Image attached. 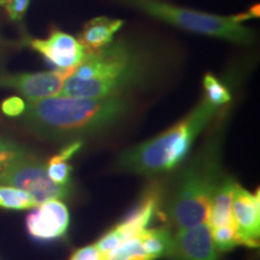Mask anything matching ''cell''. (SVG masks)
Here are the masks:
<instances>
[{"instance_id": "6da1fadb", "label": "cell", "mask_w": 260, "mask_h": 260, "mask_svg": "<svg viewBox=\"0 0 260 260\" xmlns=\"http://www.w3.org/2000/svg\"><path fill=\"white\" fill-rule=\"evenodd\" d=\"M130 103L124 95L71 98L57 95L25 103L23 123L52 141H77L102 133L124 118Z\"/></svg>"}, {"instance_id": "7a4b0ae2", "label": "cell", "mask_w": 260, "mask_h": 260, "mask_svg": "<svg viewBox=\"0 0 260 260\" xmlns=\"http://www.w3.org/2000/svg\"><path fill=\"white\" fill-rule=\"evenodd\" d=\"M152 57L125 40L112 41L86 53L63 84L59 95L71 98L122 96L149 77Z\"/></svg>"}, {"instance_id": "3957f363", "label": "cell", "mask_w": 260, "mask_h": 260, "mask_svg": "<svg viewBox=\"0 0 260 260\" xmlns=\"http://www.w3.org/2000/svg\"><path fill=\"white\" fill-rule=\"evenodd\" d=\"M219 111L206 98L180 122L154 138L133 146L119 155L117 165L142 176H157L176 169L191 146Z\"/></svg>"}, {"instance_id": "277c9868", "label": "cell", "mask_w": 260, "mask_h": 260, "mask_svg": "<svg viewBox=\"0 0 260 260\" xmlns=\"http://www.w3.org/2000/svg\"><path fill=\"white\" fill-rule=\"evenodd\" d=\"M218 140L206 142L178 175L165 214L177 232L206 223L214 190L223 180Z\"/></svg>"}, {"instance_id": "5b68a950", "label": "cell", "mask_w": 260, "mask_h": 260, "mask_svg": "<svg viewBox=\"0 0 260 260\" xmlns=\"http://www.w3.org/2000/svg\"><path fill=\"white\" fill-rule=\"evenodd\" d=\"M144 14L183 30L218 38L235 44L248 45L254 40L253 32L233 17L206 14L170 4L164 0H122Z\"/></svg>"}, {"instance_id": "8992f818", "label": "cell", "mask_w": 260, "mask_h": 260, "mask_svg": "<svg viewBox=\"0 0 260 260\" xmlns=\"http://www.w3.org/2000/svg\"><path fill=\"white\" fill-rule=\"evenodd\" d=\"M0 184L27 191L38 205L48 200H63L71 194V183L60 186L48 177L46 162L34 155L22 159L0 174Z\"/></svg>"}, {"instance_id": "52a82bcc", "label": "cell", "mask_w": 260, "mask_h": 260, "mask_svg": "<svg viewBox=\"0 0 260 260\" xmlns=\"http://www.w3.org/2000/svg\"><path fill=\"white\" fill-rule=\"evenodd\" d=\"M73 70H54L44 73H22L0 76V87L12 88L27 102H38L59 95L67 77Z\"/></svg>"}, {"instance_id": "ba28073f", "label": "cell", "mask_w": 260, "mask_h": 260, "mask_svg": "<svg viewBox=\"0 0 260 260\" xmlns=\"http://www.w3.org/2000/svg\"><path fill=\"white\" fill-rule=\"evenodd\" d=\"M70 213L61 200L53 199L39 204L25 218L28 234L37 241H53L67 234Z\"/></svg>"}, {"instance_id": "9c48e42d", "label": "cell", "mask_w": 260, "mask_h": 260, "mask_svg": "<svg viewBox=\"0 0 260 260\" xmlns=\"http://www.w3.org/2000/svg\"><path fill=\"white\" fill-rule=\"evenodd\" d=\"M30 47L35 50L45 59H47L58 70H74L83 58L86 50L77 39L67 32L53 29L47 39H32Z\"/></svg>"}, {"instance_id": "30bf717a", "label": "cell", "mask_w": 260, "mask_h": 260, "mask_svg": "<svg viewBox=\"0 0 260 260\" xmlns=\"http://www.w3.org/2000/svg\"><path fill=\"white\" fill-rule=\"evenodd\" d=\"M232 213L242 245L253 248L258 246L260 235L259 194L249 193L237 183L233 195Z\"/></svg>"}, {"instance_id": "8fae6325", "label": "cell", "mask_w": 260, "mask_h": 260, "mask_svg": "<svg viewBox=\"0 0 260 260\" xmlns=\"http://www.w3.org/2000/svg\"><path fill=\"white\" fill-rule=\"evenodd\" d=\"M169 260H218L207 223L180 230L174 235Z\"/></svg>"}, {"instance_id": "7c38bea8", "label": "cell", "mask_w": 260, "mask_h": 260, "mask_svg": "<svg viewBox=\"0 0 260 260\" xmlns=\"http://www.w3.org/2000/svg\"><path fill=\"white\" fill-rule=\"evenodd\" d=\"M160 195L161 193L159 188H148L139 203L135 205L134 209L115 226L116 232L121 235L123 242L134 239L147 229L159 211Z\"/></svg>"}, {"instance_id": "4fadbf2b", "label": "cell", "mask_w": 260, "mask_h": 260, "mask_svg": "<svg viewBox=\"0 0 260 260\" xmlns=\"http://www.w3.org/2000/svg\"><path fill=\"white\" fill-rule=\"evenodd\" d=\"M123 25L122 19L96 17L84 24L80 35V44L87 53L102 50L113 41V37Z\"/></svg>"}, {"instance_id": "5bb4252c", "label": "cell", "mask_w": 260, "mask_h": 260, "mask_svg": "<svg viewBox=\"0 0 260 260\" xmlns=\"http://www.w3.org/2000/svg\"><path fill=\"white\" fill-rule=\"evenodd\" d=\"M237 186V182L232 177H224L211 199L207 225L210 229L235 224L232 213L233 195Z\"/></svg>"}, {"instance_id": "9a60e30c", "label": "cell", "mask_w": 260, "mask_h": 260, "mask_svg": "<svg viewBox=\"0 0 260 260\" xmlns=\"http://www.w3.org/2000/svg\"><path fill=\"white\" fill-rule=\"evenodd\" d=\"M139 237L145 252L152 256L153 260L167 258L170 254L174 243V235L168 228L146 229L144 233L140 234Z\"/></svg>"}, {"instance_id": "2e32d148", "label": "cell", "mask_w": 260, "mask_h": 260, "mask_svg": "<svg viewBox=\"0 0 260 260\" xmlns=\"http://www.w3.org/2000/svg\"><path fill=\"white\" fill-rule=\"evenodd\" d=\"M35 206H38V203L27 191L0 184V207L8 210H31Z\"/></svg>"}, {"instance_id": "e0dca14e", "label": "cell", "mask_w": 260, "mask_h": 260, "mask_svg": "<svg viewBox=\"0 0 260 260\" xmlns=\"http://www.w3.org/2000/svg\"><path fill=\"white\" fill-rule=\"evenodd\" d=\"M29 155L31 153L27 147L14 140L0 136V174Z\"/></svg>"}, {"instance_id": "ac0fdd59", "label": "cell", "mask_w": 260, "mask_h": 260, "mask_svg": "<svg viewBox=\"0 0 260 260\" xmlns=\"http://www.w3.org/2000/svg\"><path fill=\"white\" fill-rule=\"evenodd\" d=\"M103 260H153L145 252L139 236L126 240L107 254L103 255Z\"/></svg>"}, {"instance_id": "d6986e66", "label": "cell", "mask_w": 260, "mask_h": 260, "mask_svg": "<svg viewBox=\"0 0 260 260\" xmlns=\"http://www.w3.org/2000/svg\"><path fill=\"white\" fill-rule=\"evenodd\" d=\"M210 230H211V239H212L213 246L218 252L230 251V249L242 245L241 240H240L239 235H237L235 224L218 226Z\"/></svg>"}, {"instance_id": "ffe728a7", "label": "cell", "mask_w": 260, "mask_h": 260, "mask_svg": "<svg viewBox=\"0 0 260 260\" xmlns=\"http://www.w3.org/2000/svg\"><path fill=\"white\" fill-rule=\"evenodd\" d=\"M203 84L205 93H206L205 98L213 105L220 107L229 103L232 99V94L226 88L225 84H223L218 79H216L213 75H205Z\"/></svg>"}, {"instance_id": "44dd1931", "label": "cell", "mask_w": 260, "mask_h": 260, "mask_svg": "<svg viewBox=\"0 0 260 260\" xmlns=\"http://www.w3.org/2000/svg\"><path fill=\"white\" fill-rule=\"evenodd\" d=\"M47 175L54 183L65 186L71 183V171L73 167L68 162V160L58 158L57 154L53 155L50 160L46 162Z\"/></svg>"}, {"instance_id": "7402d4cb", "label": "cell", "mask_w": 260, "mask_h": 260, "mask_svg": "<svg viewBox=\"0 0 260 260\" xmlns=\"http://www.w3.org/2000/svg\"><path fill=\"white\" fill-rule=\"evenodd\" d=\"M123 240L121 235L116 232L115 228H112L111 230H109L106 234L100 237L96 243H94V246L96 247V249L102 255H105L107 253H110L113 249L117 248L119 245H122Z\"/></svg>"}, {"instance_id": "603a6c76", "label": "cell", "mask_w": 260, "mask_h": 260, "mask_svg": "<svg viewBox=\"0 0 260 260\" xmlns=\"http://www.w3.org/2000/svg\"><path fill=\"white\" fill-rule=\"evenodd\" d=\"M30 0H0V6H4L9 18L19 21L23 18Z\"/></svg>"}, {"instance_id": "cb8c5ba5", "label": "cell", "mask_w": 260, "mask_h": 260, "mask_svg": "<svg viewBox=\"0 0 260 260\" xmlns=\"http://www.w3.org/2000/svg\"><path fill=\"white\" fill-rule=\"evenodd\" d=\"M2 111L8 117L22 116L25 111V102L19 96H10L3 102Z\"/></svg>"}, {"instance_id": "d4e9b609", "label": "cell", "mask_w": 260, "mask_h": 260, "mask_svg": "<svg viewBox=\"0 0 260 260\" xmlns=\"http://www.w3.org/2000/svg\"><path fill=\"white\" fill-rule=\"evenodd\" d=\"M68 260H103V255L100 254L95 246L89 245L75 251Z\"/></svg>"}]
</instances>
